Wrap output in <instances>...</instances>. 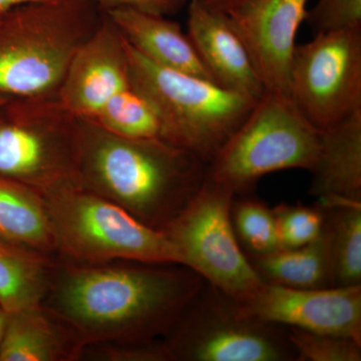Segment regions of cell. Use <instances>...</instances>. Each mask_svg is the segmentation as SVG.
I'll use <instances>...</instances> for the list:
<instances>
[{
  "mask_svg": "<svg viewBox=\"0 0 361 361\" xmlns=\"http://www.w3.org/2000/svg\"><path fill=\"white\" fill-rule=\"evenodd\" d=\"M204 284L177 263L56 256L42 305L70 323L87 346L149 343L167 336Z\"/></svg>",
  "mask_w": 361,
  "mask_h": 361,
  "instance_id": "6da1fadb",
  "label": "cell"
},
{
  "mask_svg": "<svg viewBox=\"0 0 361 361\" xmlns=\"http://www.w3.org/2000/svg\"><path fill=\"white\" fill-rule=\"evenodd\" d=\"M208 165L161 137H120L80 118L75 180L157 231L196 196Z\"/></svg>",
  "mask_w": 361,
  "mask_h": 361,
  "instance_id": "7a4b0ae2",
  "label": "cell"
},
{
  "mask_svg": "<svg viewBox=\"0 0 361 361\" xmlns=\"http://www.w3.org/2000/svg\"><path fill=\"white\" fill-rule=\"evenodd\" d=\"M104 11L94 0H54L0 16V94L56 96L71 59Z\"/></svg>",
  "mask_w": 361,
  "mask_h": 361,
  "instance_id": "3957f363",
  "label": "cell"
},
{
  "mask_svg": "<svg viewBox=\"0 0 361 361\" xmlns=\"http://www.w3.org/2000/svg\"><path fill=\"white\" fill-rule=\"evenodd\" d=\"M127 47L130 87L155 111L161 139L209 165L257 101L207 78L161 68L128 42Z\"/></svg>",
  "mask_w": 361,
  "mask_h": 361,
  "instance_id": "277c9868",
  "label": "cell"
},
{
  "mask_svg": "<svg viewBox=\"0 0 361 361\" xmlns=\"http://www.w3.org/2000/svg\"><path fill=\"white\" fill-rule=\"evenodd\" d=\"M42 193L56 256L82 263L123 259L180 264L177 252L163 232L142 224L75 180L59 183Z\"/></svg>",
  "mask_w": 361,
  "mask_h": 361,
  "instance_id": "5b68a950",
  "label": "cell"
},
{
  "mask_svg": "<svg viewBox=\"0 0 361 361\" xmlns=\"http://www.w3.org/2000/svg\"><path fill=\"white\" fill-rule=\"evenodd\" d=\"M322 130L289 94L265 92L208 165L209 178L246 194L263 176L289 169L312 171Z\"/></svg>",
  "mask_w": 361,
  "mask_h": 361,
  "instance_id": "8992f818",
  "label": "cell"
},
{
  "mask_svg": "<svg viewBox=\"0 0 361 361\" xmlns=\"http://www.w3.org/2000/svg\"><path fill=\"white\" fill-rule=\"evenodd\" d=\"M80 135L58 96L11 97L0 106V176L39 191L75 179Z\"/></svg>",
  "mask_w": 361,
  "mask_h": 361,
  "instance_id": "52a82bcc",
  "label": "cell"
},
{
  "mask_svg": "<svg viewBox=\"0 0 361 361\" xmlns=\"http://www.w3.org/2000/svg\"><path fill=\"white\" fill-rule=\"evenodd\" d=\"M161 341L170 361H296L285 327L246 315L207 282Z\"/></svg>",
  "mask_w": 361,
  "mask_h": 361,
  "instance_id": "ba28073f",
  "label": "cell"
},
{
  "mask_svg": "<svg viewBox=\"0 0 361 361\" xmlns=\"http://www.w3.org/2000/svg\"><path fill=\"white\" fill-rule=\"evenodd\" d=\"M235 194L207 175L201 189L163 230L180 259L237 302H243L263 283L240 247L231 222Z\"/></svg>",
  "mask_w": 361,
  "mask_h": 361,
  "instance_id": "9c48e42d",
  "label": "cell"
},
{
  "mask_svg": "<svg viewBox=\"0 0 361 361\" xmlns=\"http://www.w3.org/2000/svg\"><path fill=\"white\" fill-rule=\"evenodd\" d=\"M289 96L322 132L361 110V30L316 33L297 44Z\"/></svg>",
  "mask_w": 361,
  "mask_h": 361,
  "instance_id": "30bf717a",
  "label": "cell"
},
{
  "mask_svg": "<svg viewBox=\"0 0 361 361\" xmlns=\"http://www.w3.org/2000/svg\"><path fill=\"white\" fill-rule=\"evenodd\" d=\"M238 303L260 322L361 341V285L297 289L263 282Z\"/></svg>",
  "mask_w": 361,
  "mask_h": 361,
  "instance_id": "8fae6325",
  "label": "cell"
},
{
  "mask_svg": "<svg viewBox=\"0 0 361 361\" xmlns=\"http://www.w3.org/2000/svg\"><path fill=\"white\" fill-rule=\"evenodd\" d=\"M310 0H246L228 13L265 92L289 94L296 37Z\"/></svg>",
  "mask_w": 361,
  "mask_h": 361,
  "instance_id": "7c38bea8",
  "label": "cell"
},
{
  "mask_svg": "<svg viewBox=\"0 0 361 361\" xmlns=\"http://www.w3.org/2000/svg\"><path fill=\"white\" fill-rule=\"evenodd\" d=\"M129 87L127 40L104 13L96 32L71 59L56 96L73 115L89 121Z\"/></svg>",
  "mask_w": 361,
  "mask_h": 361,
  "instance_id": "4fadbf2b",
  "label": "cell"
},
{
  "mask_svg": "<svg viewBox=\"0 0 361 361\" xmlns=\"http://www.w3.org/2000/svg\"><path fill=\"white\" fill-rule=\"evenodd\" d=\"M187 35L213 82L255 101L265 94L264 85L228 14L190 0Z\"/></svg>",
  "mask_w": 361,
  "mask_h": 361,
  "instance_id": "5bb4252c",
  "label": "cell"
},
{
  "mask_svg": "<svg viewBox=\"0 0 361 361\" xmlns=\"http://www.w3.org/2000/svg\"><path fill=\"white\" fill-rule=\"evenodd\" d=\"M310 194L322 207L361 203V110L322 130Z\"/></svg>",
  "mask_w": 361,
  "mask_h": 361,
  "instance_id": "9a60e30c",
  "label": "cell"
},
{
  "mask_svg": "<svg viewBox=\"0 0 361 361\" xmlns=\"http://www.w3.org/2000/svg\"><path fill=\"white\" fill-rule=\"evenodd\" d=\"M85 348L70 323L40 304L8 313L0 361H78Z\"/></svg>",
  "mask_w": 361,
  "mask_h": 361,
  "instance_id": "2e32d148",
  "label": "cell"
},
{
  "mask_svg": "<svg viewBox=\"0 0 361 361\" xmlns=\"http://www.w3.org/2000/svg\"><path fill=\"white\" fill-rule=\"evenodd\" d=\"M130 45L151 63L211 80L187 32L168 16L132 9L104 11Z\"/></svg>",
  "mask_w": 361,
  "mask_h": 361,
  "instance_id": "e0dca14e",
  "label": "cell"
},
{
  "mask_svg": "<svg viewBox=\"0 0 361 361\" xmlns=\"http://www.w3.org/2000/svg\"><path fill=\"white\" fill-rule=\"evenodd\" d=\"M0 239L56 257V249L44 195L0 176Z\"/></svg>",
  "mask_w": 361,
  "mask_h": 361,
  "instance_id": "ac0fdd59",
  "label": "cell"
},
{
  "mask_svg": "<svg viewBox=\"0 0 361 361\" xmlns=\"http://www.w3.org/2000/svg\"><path fill=\"white\" fill-rule=\"evenodd\" d=\"M264 283L297 289L336 286L329 236L323 227L317 239L306 245L279 250L249 259Z\"/></svg>",
  "mask_w": 361,
  "mask_h": 361,
  "instance_id": "d6986e66",
  "label": "cell"
},
{
  "mask_svg": "<svg viewBox=\"0 0 361 361\" xmlns=\"http://www.w3.org/2000/svg\"><path fill=\"white\" fill-rule=\"evenodd\" d=\"M56 257L0 239V306L13 313L40 305Z\"/></svg>",
  "mask_w": 361,
  "mask_h": 361,
  "instance_id": "ffe728a7",
  "label": "cell"
},
{
  "mask_svg": "<svg viewBox=\"0 0 361 361\" xmlns=\"http://www.w3.org/2000/svg\"><path fill=\"white\" fill-rule=\"evenodd\" d=\"M323 210L336 286L361 285V203L345 202Z\"/></svg>",
  "mask_w": 361,
  "mask_h": 361,
  "instance_id": "44dd1931",
  "label": "cell"
},
{
  "mask_svg": "<svg viewBox=\"0 0 361 361\" xmlns=\"http://www.w3.org/2000/svg\"><path fill=\"white\" fill-rule=\"evenodd\" d=\"M87 122L120 137H161V125L155 111L132 87L109 99Z\"/></svg>",
  "mask_w": 361,
  "mask_h": 361,
  "instance_id": "7402d4cb",
  "label": "cell"
},
{
  "mask_svg": "<svg viewBox=\"0 0 361 361\" xmlns=\"http://www.w3.org/2000/svg\"><path fill=\"white\" fill-rule=\"evenodd\" d=\"M230 213L235 236L248 260L279 250L272 208L264 202L245 194L236 195Z\"/></svg>",
  "mask_w": 361,
  "mask_h": 361,
  "instance_id": "603a6c76",
  "label": "cell"
},
{
  "mask_svg": "<svg viewBox=\"0 0 361 361\" xmlns=\"http://www.w3.org/2000/svg\"><path fill=\"white\" fill-rule=\"evenodd\" d=\"M280 249H293L314 241L325 223L322 206L282 203L272 208Z\"/></svg>",
  "mask_w": 361,
  "mask_h": 361,
  "instance_id": "cb8c5ba5",
  "label": "cell"
},
{
  "mask_svg": "<svg viewBox=\"0 0 361 361\" xmlns=\"http://www.w3.org/2000/svg\"><path fill=\"white\" fill-rule=\"evenodd\" d=\"M296 361H360L361 341L336 334L285 327Z\"/></svg>",
  "mask_w": 361,
  "mask_h": 361,
  "instance_id": "d4e9b609",
  "label": "cell"
},
{
  "mask_svg": "<svg viewBox=\"0 0 361 361\" xmlns=\"http://www.w3.org/2000/svg\"><path fill=\"white\" fill-rule=\"evenodd\" d=\"M315 33L361 30V0H317L306 20Z\"/></svg>",
  "mask_w": 361,
  "mask_h": 361,
  "instance_id": "484cf974",
  "label": "cell"
},
{
  "mask_svg": "<svg viewBox=\"0 0 361 361\" xmlns=\"http://www.w3.org/2000/svg\"><path fill=\"white\" fill-rule=\"evenodd\" d=\"M170 361L163 341L149 343H97L87 346L82 360Z\"/></svg>",
  "mask_w": 361,
  "mask_h": 361,
  "instance_id": "4316f807",
  "label": "cell"
},
{
  "mask_svg": "<svg viewBox=\"0 0 361 361\" xmlns=\"http://www.w3.org/2000/svg\"><path fill=\"white\" fill-rule=\"evenodd\" d=\"M104 11L132 9L156 16H172L179 13L186 0H94Z\"/></svg>",
  "mask_w": 361,
  "mask_h": 361,
  "instance_id": "83f0119b",
  "label": "cell"
},
{
  "mask_svg": "<svg viewBox=\"0 0 361 361\" xmlns=\"http://www.w3.org/2000/svg\"><path fill=\"white\" fill-rule=\"evenodd\" d=\"M195 1L199 2L207 8L228 14L231 13L233 9L241 6L246 0H195Z\"/></svg>",
  "mask_w": 361,
  "mask_h": 361,
  "instance_id": "f1b7e54d",
  "label": "cell"
},
{
  "mask_svg": "<svg viewBox=\"0 0 361 361\" xmlns=\"http://www.w3.org/2000/svg\"><path fill=\"white\" fill-rule=\"evenodd\" d=\"M54 1V0H0V16L16 7L25 6V4H39V2Z\"/></svg>",
  "mask_w": 361,
  "mask_h": 361,
  "instance_id": "f546056e",
  "label": "cell"
},
{
  "mask_svg": "<svg viewBox=\"0 0 361 361\" xmlns=\"http://www.w3.org/2000/svg\"><path fill=\"white\" fill-rule=\"evenodd\" d=\"M7 317H8V313L0 306V346H1L2 339H4V332H6Z\"/></svg>",
  "mask_w": 361,
  "mask_h": 361,
  "instance_id": "4dcf8cb0",
  "label": "cell"
},
{
  "mask_svg": "<svg viewBox=\"0 0 361 361\" xmlns=\"http://www.w3.org/2000/svg\"><path fill=\"white\" fill-rule=\"evenodd\" d=\"M9 99H11V97H7L6 94H0V106H4Z\"/></svg>",
  "mask_w": 361,
  "mask_h": 361,
  "instance_id": "1f68e13d",
  "label": "cell"
}]
</instances>
